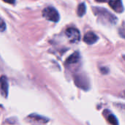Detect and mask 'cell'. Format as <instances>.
<instances>
[{"mask_svg":"<svg viewBox=\"0 0 125 125\" xmlns=\"http://www.w3.org/2000/svg\"><path fill=\"white\" fill-rule=\"evenodd\" d=\"M95 1L98 2H104V1H106L107 0H95Z\"/></svg>","mask_w":125,"mask_h":125,"instance_id":"obj_14","label":"cell"},{"mask_svg":"<svg viewBox=\"0 0 125 125\" xmlns=\"http://www.w3.org/2000/svg\"><path fill=\"white\" fill-rule=\"evenodd\" d=\"M80 59V54L78 52L74 53L73 54H72L70 56L68 57V59L66 61V63L67 64H75L77 62H78Z\"/></svg>","mask_w":125,"mask_h":125,"instance_id":"obj_10","label":"cell"},{"mask_svg":"<svg viewBox=\"0 0 125 125\" xmlns=\"http://www.w3.org/2000/svg\"><path fill=\"white\" fill-rule=\"evenodd\" d=\"M98 40V37L97 35L94 33L93 31H89L87 32L83 37V41L89 45H92L95 43Z\"/></svg>","mask_w":125,"mask_h":125,"instance_id":"obj_7","label":"cell"},{"mask_svg":"<svg viewBox=\"0 0 125 125\" xmlns=\"http://www.w3.org/2000/svg\"><path fill=\"white\" fill-rule=\"evenodd\" d=\"M5 29H6V23L1 18H0V31H4Z\"/></svg>","mask_w":125,"mask_h":125,"instance_id":"obj_12","label":"cell"},{"mask_svg":"<svg viewBox=\"0 0 125 125\" xmlns=\"http://www.w3.org/2000/svg\"><path fill=\"white\" fill-rule=\"evenodd\" d=\"M0 93L4 97H6L8 94V82L5 76L0 78Z\"/></svg>","mask_w":125,"mask_h":125,"instance_id":"obj_6","label":"cell"},{"mask_svg":"<svg viewBox=\"0 0 125 125\" xmlns=\"http://www.w3.org/2000/svg\"><path fill=\"white\" fill-rule=\"evenodd\" d=\"M97 14L100 16V17H104L106 19H108V22L111 23L112 24H115L117 21V19L116 18V16H114V15H112L111 13H110L108 11H107L105 9H101V8H96Z\"/></svg>","mask_w":125,"mask_h":125,"instance_id":"obj_3","label":"cell"},{"mask_svg":"<svg viewBox=\"0 0 125 125\" xmlns=\"http://www.w3.org/2000/svg\"><path fill=\"white\" fill-rule=\"evenodd\" d=\"M65 34L67 37L69 39L70 42L73 43H76L80 40L81 38V34L80 31L75 28H69L66 30Z\"/></svg>","mask_w":125,"mask_h":125,"instance_id":"obj_2","label":"cell"},{"mask_svg":"<svg viewBox=\"0 0 125 125\" xmlns=\"http://www.w3.org/2000/svg\"><path fill=\"white\" fill-rule=\"evenodd\" d=\"M104 115L106 116V119L108 120V122L111 124V125H119V123H118V121H117V119L116 117L112 114V113L110 111H104Z\"/></svg>","mask_w":125,"mask_h":125,"instance_id":"obj_8","label":"cell"},{"mask_svg":"<svg viewBox=\"0 0 125 125\" xmlns=\"http://www.w3.org/2000/svg\"><path fill=\"white\" fill-rule=\"evenodd\" d=\"M110 7L117 12H122L124 11V7L122 0H109Z\"/></svg>","mask_w":125,"mask_h":125,"instance_id":"obj_5","label":"cell"},{"mask_svg":"<svg viewBox=\"0 0 125 125\" xmlns=\"http://www.w3.org/2000/svg\"><path fill=\"white\" fill-rule=\"evenodd\" d=\"M3 1L9 4H13L15 2V0H3Z\"/></svg>","mask_w":125,"mask_h":125,"instance_id":"obj_13","label":"cell"},{"mask_svg":"<svg viewBox=\"0 0 125 125\" xmlns=\"http://www.w3.org/2000/svg\"><path fill=\"white\" fill-rule=\"evenodd\" d=\"M86 4L84 3H81L79 4L78 7V15L80 17H82L85 13H86Z\"/></svg>","mask_w":125,"mask_h":125,"instance_id":"obj_11","label":"cell"},{"mask_svg":"<svg viewBox=\"0 0 125 125\" xmlns=\"http://www.w3.org/2000/svg\"><path fill=\"white\" fill-rule=\"evenodd\" d=\"M75 82L78 86L81 89H86L89 88V83L86 78H84L83 75H77L75 78Z\"/></svg>","mask_w":125,"mask_h":125,"instance_id":"obj_4","label":"cell"},{"mask_svg":"<svg viewBox=\"0 0 125 125\" xmlns=\"http://www.w3.org/2000/svg\"><path fill=\"white\" fill-rule=\"evenodd\" d=\"M42 15L47 20L53 21V22H58L59 21V14L57 10L52 7H48L42 10Z\"/></svg>","mask_w":125,"mask_h":125,"instance_id":"obj_1","label":"cell"},{"mask_svg":"<svg viewBox=\"0 0 125 125\" xmlns=\"http://www.w3.org/2000/svg\"><path fill=\"white\" fill-rule=\"evenodd\" d=\"M28 119H30V120L31 122H37L38 124H44V123H46L48 122V119L43 117V116H39V115H37V114H31L30 115Z\"/></svg>","mask_w":125,"mask_h":125,"instance_id":"obj_9","label":"cell"}]
</instances>
